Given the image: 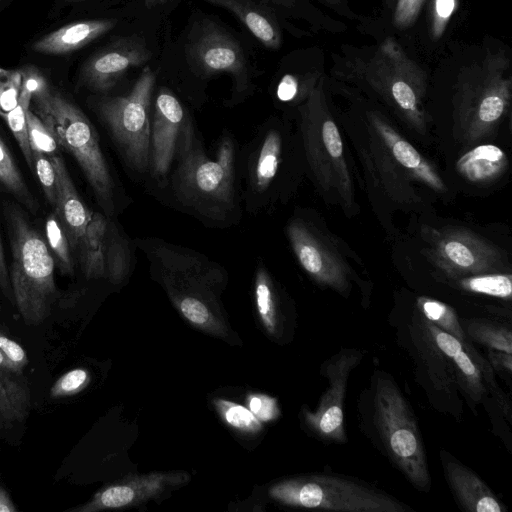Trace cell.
Instances as JSON below:
<instances>
[{"label": "cell", "mask_w": 512, "mask_h": 512, "mask_svg": "<svg viewBox=\"0 0 512 512\" xmlns=\"http://www.w3.org/2000/svg\"><path fill=\"white\" fill-rule=\"evenodd\" d=\"M423 238L425 255L447 277L504 272L507 257L496 245L462 227L430 228Z\"/></svg>", "instance_id": "cell-10"}, {"label": "cell", "mask_w": 512, "mask_h": 512, "mask_svg": "<svg viewBox=\"0 0 512 512\" xmlns=\"http://www.w3.org/2000/svg\"><path fill=\"white\" fill-rule=\"evenodd\" d=\"M190 63L203 76L230 74L234 89L243 91L248 85L245 55L238 42L220 26L203 22L188 47Z\"/></svg>", "instance_id": "cell-15"}, {"label": "cell", "mask_w": 512, "mask_h": 512, "mask_svg": "<svg viewBox=\"0 0 512 512\" xmlns=\"http://www.w3.org/2000/svg\"><path fill=\"white\" fill-rule=\"evenodd\" d=\"M417 306L421 314L428 321L451 334L463 344L469 342L456 312L451 307L426 297H419L417 299Z\"/></svg>", "instance_id": "cell-30"}, {"label": "cell", "mask_w": 512, "mask_h": 512, "mask_svg": "<svg viewBox=\"0 0 512 512\" xmlns=\"http://www.w3.org/2000/svg\"><path fill=\"white\" fill-rule=\"evenodd\" d=\"M265 3L277 5V6H283V7H291L294 5L295 0H261Z\"/></svg>", "instance_id": "cell-51"}, {"label": "cell", "mask_w": 512, "mask_h": 512, "mask_svg": "<svg viewBox=\"0 0 512 512\" xmlns=\"http://www.w3.org/2000/svg\"><path fill=\"white\" fill-rule=\"evenodd\" d=\"M170 0H144V3L147 7H153L156 5H161L169 2Z\"/></svg>", "instance_id": "cell-53"}, {"label": "cell", "mask_w": 512, "mask_h": 512, "mask_svg": "<svg viewBox=\"0 0 512 512\" xmlns=\"http://www.w3.org/2000/svg\"><path fill=\"white\" fill-rule=\"evenodd\" d=\"M248 409L261 422L276 419L279 416L277 400L265 394L252 393L247 397Z\"/></svg>", "instance_id": "cell-44"}, {"label": "cell", "mask_w": 512, "mask_h": 512, "mask_svg": "<svg viewBox=\"0 0 512 512\" xmlns=\"http://www.w3.org/2000/svg\"><path fill=\"white\" fill-rule=\"evenodd\" d=\"M0 182L29 210L35 212L37 204L30 193L9 149L0 138Z\"/></svg>", "instance_id": "cell-31"}, {"label": "cell", "mask_w": 512, "mask_h": 512, "mask_svg": "<svg viewBox=\"0 0 512 512\" xmlns=\"http://www.w3.org/2000/svg\"><path fill=\"white\" fill-rule=\"evenodd\" d=\"M0 351L12 362L19 372L28 363L26 351L2 332H0Z\"/></svg>", "instance_id": "cell-46"}, {"label": "cell", "mask_w": 512, "mask_h": 512, "mask_svg": "<svg viewBox=\"0 0 512 512\" xmlns=\"http://www.w3.org/2000/svg\"><path fill=\"white\" fill-rule=\"evenodd\" d=\"M440 459L446 481L459 505L469 512H503L505 506L471 469L442 449Z\"/></svg>", "instance_id": "cell-21"}, {"label": "cell", "mask_w": 512, "mask_h": 512, "mask_svg": "<svg viewBox=\"0 0 512 512\" xmlns=\"http://www.w3.org/2000/svg\"><path fill=\"white\" fill-rule=\"evenodd\" d=\"M464 331L475 341L492 350L512 353V334L509 328L482 320H468Z\"/></svg>", "instance_id": "cell-32"}, {"label": "cell", "mask_w": 512, "mask_h": 512, "mask_svg": "<svg viewBox=\"0 0 512 512\" xmlns=\"http://www.w3.org/2000/svg\"><path fill=\"white\" fill-rule=\"evenodd\" d=\"M155 79L147 65L127 95L103 98L97 105L122 157L137 172L150 165V103Z\"/></svg>", "instance_id": "cell-9"}, {"label": "cell", "mask_w": 512, "mask_h": 512, "mask_svg": "<svg viewBox=\"0 0 512 512\" xmlns=\"http://www.w3.org/2000/svg\"><path fill=\"white\" fill-rule=\"evenodd\" d=\"M3 423H4V421H3V419H2V417H1V415H0V429H1V428H2V426H3Z\"/></svg>", "instance_id": "cell-55"}, {"label": "cell", "mask_w": 512, "mask_h": 512, "mask_svg": "<svg viewBox=\"0 0 512 512\" xmlns=\"http://www.w3.org/2000/svg\"><path fill=\"white\" fill-rule=\"evenodd\" d=\"M0 370L19 373V370L12 364V362L0 351Z\"/></svg>", "instance_id": "cell-50"}, {"label": "cell", "mask_w": 512, "mask_h": 512, "mask_svg": "<svg viewBox=\"0 0 512 512\" xmlns=\"http://www.w3.org/2000/svg\"><path fill=\"white\" fill-rule=\"evenodd\" d=\"M116 25L117 21L115 19L84 20L69 23L35 41L32 50L47 55L69 54L106 34Z\"/></svg>", "instance_id": "cell-23"}, {"label": "cell", "mask_w": 512, "mask_h": 512, "mask_svg": "<svg viewBox=\"0 0 512 512\" xmlns=\"http://www.w3.org/2000/svg\"><path fill=\"white\" fill-rule=\"evenodd\" d=\"M370 129L379 138L396 165L413 181L421 182L435 192L446 190L434 166L402 137L378 112L368 113Z\"/></svg>", "instance_id": "cell-20"}, {"label": "cell", "mask_w": 512, "mask_h": 512, "mask_svg": "<svg viewBox=\"0 0 512 512\" xmlns=\"http://www.w3.org/2000/svg\"><path fill=\"white\" fill-rule=\"evenodd\" d=\"M457 6L458 0H431L430 33L434 40L443 36Z\"/></svg>", "instance_id": "cell-43"}, {"label": "cell", "mask_w": 512, "mask_h": 512, "mask_svg": "<svg viewBox=\"0 0 512 512\" xmlns=\"http://www.w3.org/2000/svg\"><path fill=\"white\" fill-rule=\"evenodd\" d=\"M76 255L86 278H107L114 284L128 276L133 262L130 242L112 220L99 212H91Z\"/></svg>", "instance_id": "cell-12"}, {"label": "cell", "mask_w": 512, "mask_h": 512, "mask_svg": "<svg viewBox=\"0 0 512 512\" xmlns=\"http://www.w3.org/2000/svg\"><path fill=\"white\" fill-rule=\"evenodd\" d=\"M26 111L21 103H17L15 108L6 113H0V115L5 119L8 127L10 128L14 138L16 139L24 158L32 169L33 160H32V151L29 145L28 139V131H27V122H26Z\"/></svg>", "instance_id": "cell-38"}, {"label": "cell", "mask_w": 512, "mask_h": 512, "mask_svg": "<svg viewBox=\"0 0 512 512\" xmlns=\"http://www.w3.org/2000/svg\"><path fill=\"white\" fill-rule=\"evenodd\" d=\"M362 351L358 349H342L324 363V376L328 387L316 411L305 410L307 425L321 439L330 442H345L344 429V398L351 371L362 359Z\"/></svg>", "instance_id": "cell-14"}, {"label": "cell", "mask_w": 512, "mask_h": 512, "mask_svg": "<svg viewBox=\"0 0 512 512\" xmlns=\"http://www.w3.org/2000/svg\"><path fill=\"white\" fill-rule=\"evenodd\" d=\"M374 410L377 427L392 461L415 488L429 491L431 477L422 437L408 402L387 376L377 378Z\"/></svg>", "instance_id": "cell-8"}, {"label": "cell", "mask_w": 512, "mask_h": 512, "mask_svg": "<svg viewBox=\"0 0 512 512\" xmlns=\"http://www.w3.org/2000/svg\"><path fill=\"white\" fill-rule=\"evenodd\" d=\"M0 288L3 293L12 301L13 300V292L10 283V277L8 274V268L6 264V259L4 255V248L1 239L0 233Z\"/></svg>", "instance_id": "cell-47"}, {"label": "cell", "mask_w": 512, "mask_h": 512, "mask_svg": "<svg viewBox=\"0 0 512 512\" xmlns=\"http://www.w3.org/2000/svg\"><path fill=\"white\" fill-rule=\"evenodd\" d=\"M455 167L465 180L476 184H488L505 173L508 159L498 146L481 144L463 154Z\"/></svg>", "instance_id": "cell-25"}, {"label": "cell", "mask_w": 512, "mask_h": 512, "mask_svg": "<svg viewBox=\"0 0 512 512\" xmlns=\"http://www.w3.org/2000/svg\"><path fill=\"white\" fill-rule=\"evenodd\" d=\"M151 56L143 39L122 37L91 55L82 66L79 80L93 91L107 92L130 69L147 63Z\"/></svg>", "instance_id": "cell-18"}, {"label": "cell", "mask_w": 512, "mask_h": 512, "mask_svg": "<svg viewBox=\"0 0 512 512\" xmlns=\"http://www.w3.org/2000/svg\"><path fill=\"white\" fill-rule=\"evenodd\" d=\"M512 98L510 58L488 52L458 75L453 96V133L471 146L493 134L507 114Z\"/></svg>", "instance_id": "cell-2"}, {"label": "cell", "mask_w": 512, "mask_h": 512, "mask_svg": "<svg viewBox=\"0 0 512 512\" xmlns=\"http://www.w3.org/2000/svg\"><path fill=\"white\" fill-rule=\"evenodd\" d=\"M362 78L414 131L424 135L430 121L424 105L425 71L393 37L385 38L367 60L353 64Z\"/></svg>", "instance_id": "cell-3"}, {"label": "cell", "mask_w": 512, "mask_h": 512, "mask_svg": "<svg viewBox=\"0 0 512 512\" xmlns=\"http://www.w3.org/2000/svg\"><path fill=\"white\" fill-rule=\"evenodd\" d=\"M230 11L269 49H278L282 42L281 32L275 19L251 0H205Z\"/></svg>", "instance_id": "cell-26"}, {"label": "cell", "mask_w": 512, "mask_h": 512, "mask_svg": "<svg viewBox=\"0 0 512 512\" xmlns=\"http://www.w3.org/2000/svg\"><path fill=\"white\" fill-rule=\"evenodd\" d=\"M237 149L233 138L224 135L210 158L193 124L177 150L172 190L179 203L199 217L226 223L239 212Z\"/></svg>", "instance_id": "cell-1"}, {"label": "cell", "mask_w": 512, "mask_h": 512, "mask_svg": "<svg viewBox=\"0 0 512 512\" xmlns=\"http://www.w3.org/2000/svg\"><path fill=\"white\" fill-rule=\"evenodd\" d=\"M21 81L20 70L0 68V113L9 112L17 105Z\"/></svg>", "instance_id": "cell-41"}, {"label": "cell", "mask_w": 512, "mask_h": 512, "mask_svg": "<svg viewBox=\"0 0 512 512\" xmlns=\"http://www.w3.org/2000/svg\"><path fill=\"white\" fill-rule=\"evenodd\" d=\"M191 124L193 123L188 113L174 93L161 87L151 117L150 166L154 176H167Z\"/></svg>", "instance_id": "cell-17"}, {"label": "cell", "mask_w": 512, "mask_h": 512, "mask_svg": "<svg viewBox=\"0 0 512 512\" xmlns=\"http://www.w3.org/2000/svg\"><path fill=\"white\" fill-rule=\"evenodd\" d=\"M188 481L189 475L184 471L131 474L103 487L90 501L70 511L97 512L138 505L150 499H156L168 490Z\"/></svg>", "instance_id": "cell-16"}, {"label": "cell", "mask_w": 512, "mask_h": 512, "mask_svg": "<svg viewBox=\"0 0 512 512\" xmlns=\"http://www.w3.org/2000/svg\"><path fill=\"white\" fill-rule=\"evenodd\" d=\"M319 79V74H286L277 85L276 96L281 102L304 101Z\"/></svg>", "instance_id": "cell-37"}, {"label": "cell", "mask_w": 512, "mask_h": 512, "mask_svg": "<svg viewBox=\"0 0 512 512\" xmlns=\"http://www.w3.org/2000/svg\"><path fill=\"white\" fill-rule=\"evenodd\" d=\"M388 4H392L395 2V0H385Z\"/></svg>", "instance_id": "cell-56"}, {"label": "cell", "mask_w": 512, "mask_h": 512, "mask_svg": "<svg viewBox=\"0 0 512 512\" xmlns=\"http://www.w3.org/2000/svg\"><path fill=\"white\" fill-rule=\"evenodd\" d=\"M370 148L363 152L371 170H376L386 193L399 203L412 204L420 199L409 185V178L392 160L379 138L370 129Z\"/></svg>", "instance_id": "cell-24"}, {"label": "cell", "mask_w": 512, "mask_h": 512, "mask_svg": "<svg viewBox=\"0 0 512 512\" xmlns=\"http://www.w3.org/2000/svg\"><path fill=\"white\" fill-rule=\"evenodd\" d=\"M32 100L58 145L76 159L105 213L113 214L114 182L89 119L75 104L50 89Z\"/></svg>", "instance_id": "cell-4"}, {"label": "cell", "mask_w": 512, "mask_h": 512, "mask_svg": "<svg viewBox=\"0 0 512 512\" xmlns=\"http://www.w3.org/2000/svg\"><path fill=\"white\" fill-rule=\"evenodd\" d=\"M423 320L434 343L453 365L459 384L471 400H482L486 392L483 381L490 387L497 388L490 362L486 361L470 342L463 344L426 318Z\"/></svg>", "instance_id": "cell-19"}, {"label": "cell", "mask_w": 512, "mask_h": 512, "mask_svg": "<svg viewBox=\"0 0 512 512\" xmlns=\"http://www.w3.org/2000/svg\"><path fill=\"white\" fill-rule=\"evenodd\" d=\"M90 382L86 369L75 368L63 374L51 387L52 398L68 397L81 392Z\"/></svg>", "instance_id": "cell-40"}, {"label": "cell", "mask_w": 512, "mask_h": 512, "mask_svg": "<svg viewBox=\"0 0 512 512\" xmlns=\"http://www.w3.org/2000/svg\"><path fill=\"white\" fill-rule=\"evenodd\" d=\"M26 122L31 151L41 152L49 157L56 155L59 145L40 117L28 109Z\"/></svg>", "instance_id": "cell-36"}, {"label": "cell", "mask_w": 512, "mask_h": 512, "mask_svg": "<svg viewBox=\"0 0 512 512\" xmlns=\"http://www.w3.org/2000/svg\"><path fill=\"white\" fill-rule=\"evenodd\" d=\"M324 2L325 4L332 6V7H339L344 5L348 0H320Z\"/></svg>", "instance_id": "cell-52"}, {"label": "cell", "mask_w": 512, "mask_h": 512, "mask_svg": "<svg viewBox=\"0 0 512 512\" xmlns=\"http://www.w3.org/2000/svg\"><path fill=\"white\" fill-rule=\"evenodd\" d=\"M9 222L13 298L24 321L37 325L50 315L57 297L54 259L43 238L19 211L10 212Z\"/></svg>", "instance_id": "cell-6"}, {"label": "cell", "mask_w": 512, "mask_h": 512, "mask_svg": "<svg viewBox=\"0 0 512 512\" xmlns=\"http://www.w3.org/2000/svg\"><path fill=\"white\" fill-rule=\"evenodd\" d=\"M17 508L5 488L0 487V512H15Z\"/></svg>", "instance_id": "cell-49"}, {"label": "cell", "mask_w": 512, "mask_h": 512, "mask_svg": "<svg viewBox=\"0 0 512 512\" xmlns=\"http://www.w3.org/2000/svg\"><path fill=\"white\" fill-rule=\"evenodd\" d=\"M270 497L281 504L341 512H410L394 496L346 476L311 474L273 485Z\"/></svg>", "instance_id": "cell-7"}, {"label": "cell", "mask_w": 512, "mask_h": 512, "mask_svg": "<svg viewBox=\"0 0 512 512\" xmlns=\"http://www.w3.org/2000/svg\"><path fill=\"white\" fill-rule=\"evenodd\" d=\"M284 153V130L273 123L263 125L246 147L242 199L249 213L268 212L277 202Z\"/></svg>", "instance_id": "cell-11"}, {"label": "cell", "mask_w": 512, "mask_h": 512, "mask_svg": "<svg viewBox=\"0 0 512 512\" xmlns=\"http://www.w3.org/2000/svg\"><path fill=\"white\" fill-rule=\"evenodd\" d=\"M45 232L62 274L73 275L74 262L69 240L55 214L47 217Z\"/></svg>", "instance_id": "cell-34"}, {"label": "cell", "mask_w": 512, "mask_h": 512, "mask_svg": "<svg viewBox=\"0 0 512 512\" xmlns=\"http://www.w3.org/2000/svg\"><path fill=\"white\" fill-rule=\"evenodd\" d=\"M425 0H395L393 23L398 29L411 27L417 20Z\"/></svg>", "instance_id": "cell-45"}, {"label": "cell", "mask_w": 512, "mask_h": 512, "mask_svg": "<svg viewBox=\"0 0 512 512\" xmlns=\"http://www.w3.org/2000/svg\"><path fill=\"white\" fill-rule=\"evenodd\" d=\"M459 286L470 292L502 299H511L512 276L510 273H486L458 279Z\"/></svg>", "instance_id": "cell-33"}, {"label": "cell", "mask_w": 512, "mask_h": 512, "mask_svg": "<svg viewBox=\"0 0 512 512\" xmlns=\"http://www.w3.org/2000/svg\"><path fill=\"white\" fill-rule=\"evenodd\" d=\"M214 405L223 420L235 429L249 433L261 430V421L247 407L224 399H215Z\"/></svg>", "instance_id": "cell-35"}, {"label": "cell", "mask_w": 512, "mask_h": 512, "mask_svg": "<svg viewBox=\"0 0 512 512\" xmlns=\"http://www.w3.org/2000/svg\"><path fill=\"white\" fill-rule=\"evenodd\" d=\"M67 2H70V3H74V2H81V1H85V0H66Z\"/></svg>", "instance_id": "cell-54"}, {"label": "cell", "mask_w": 512, "mask_h": 512, "mask_svg": "<svg viewBox=\"0 0 512 512\" xmlns=\"http://www.w3.org/2000/svg\"><path fill=\"white\" fill-rule=\"evenodd\" d=\"M169 297L181 315L193 326L216 335L222 334V322L213 309L215 304L187 296Z\"/></svg>", "instance_id": "cell-29"}, {"label": "cell", "mask_w": 512, "mask_h": 512, "mask_svg": "<svg viewBox=\"0 0 512 512\" xmlns=\"http://www.w3.org/2000/svg\"><path fill=\"white\" fill-rule=\"evenodd\" d=\"M490 364L497 369H506L509 373L511 372V354L501 351H491L489 354Z\"/></svg>", "instance_id": "cell-48"}, {"label": "cell", "mask_w": 512, "mask_h": 512, "mask_svg": "<svg viewBox=\"0 0 512 512\" xmlns=\"http://www.w3.org/2000/svg\"><path fill=\"white\" fill-rule=\"evenodd\" d=\"M19 70L22 81L18 102L28 110L32 99L44 94L50 88L42 72L34 65H26Z\"/></svg>", "instance_id": "cell-39"}, {"label": "cell", "mask_w": 512, "mask_h": 512, "mask_svg": "<svg viewBox=\"0 0 512 512\" xmlns=\"http://www.w3.org/2000/svg\"><path fill=\"white\" fill-rule=\"evenodd\" d=\"M12 372L0 370V415L4 422L23 420L30 409V394Z\"/></svg>", "instance_id": "cell-28"}, {"label": "cell", "mask_w": 512, "mask_h": 512, "mask_svg": "<svg viewBox=\"0 0 512 512\" xmlns=\"http://www.w3.org/2000/svg\"><path fill=\"white\" fill-rule=\"evenodd\" d=\"M254 296L262 324L268 333L275 335L279 324L278 297L272 277L262 261L257 262Z\"/></svg>", "instance_id": "cell-27"}, {"label": "cell", "mask_w": 512, "mask_h": 512, "mask_svg": "<svg viewBox=\"0 0 512 512\" xmlns=\"http://www.w3.org/2000/svg\"><path fill=\"white\" fill-rule=\"evenodd\" d=\"M306 160L320 188L336 197L346 211L355 204L353 183L338 127L328 108L320 78L299 106Z\"/></svg>", "instance_id": "cell-5"}, {"label": "cell", "mask_w": 512, "mask_h": 512, "mask_svg": "<svg viewBox=\"0 0 512 512\" xmlns=\"http://www.w3.org/2000/svg\"><path fill=\"white\" fill-rule=\"evenodd\" d=\"M49 158L56 172L55 215L65 231L72 251L77 253L83 241L91 211L82 202L62 157L53 155Z\"/></svg>", "instance_id": "cell-22"}, {"label": "cell", "mask_w": 512, "mask_h": 512, "mask_svg": "<svg viewBox=\"0 0 512 512\" xmlns=\"http://www.w3.org/2000/svg\"><path fill=\"white\" fill-rule=\"evenodd\" d=\"M32 160L44 194L50 205L55 206L57 189L54 166L50 158L41 152L32 151Z\"/></svg>", "instance_id": "cell-42"}, {"label": "cell", "mask_w": 512, "mask_h": 512, "mask_svg": "<svg viewBox=\"0 0 512 512\" xmlns=\"http://www.w3.org/2000/svg\"><path fill=\"white\" fill-rule=\"evenodd\" d=\"M286 231L293 252L306 273L318 284L346 294L349 267L327 238L298 217L289 221Z\"/></svg>", "instance_id": "cell-13"}]
</instances>
